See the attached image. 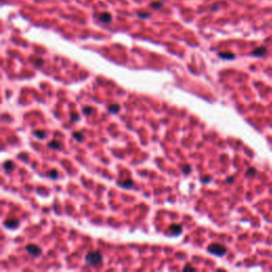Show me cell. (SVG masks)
Masks as SVG:
<instances>
[{"instance_id": "cell-12", "label": "cell", "mask_w": 272, "mask_h": 272, "mask_svg": "<svg viewBox=\"0 0 272 272\" xmlns=\"http://www.w3.org/2000/svg\"><path fill=\"white\" fill-rule=\"evenodd\" d=\"M119 109H120V106L118 104H111L109 107H107V110H109L111 113H114V114L117 113V112L119 111Z\"/></svg>"}, {"instance_id": "cell-22", "label": "cell", "mask_w": 272, "mask_h": 272, "mask_svg": "<svg viewBox=\"0 0 272 272\" xmlns=\"http://www.w3.org/2000/svg\"><path fill=\"white\" fill-rule=\"evenodd\" d=\"M138 16L141 17V18H147V17H150V14H141V13H138Z\"/></svg>"}, {"instance_id": "cell-4", "label": "cell", "mask_w": 272, "mask_h": 272, "mask_svg": "<svg viewBox=\"0 0 272 272\" xmlns=\"http://www.w3.org/2000/svg\"><path fill=\"white\" fill-rule=\"evenodd\" d=\"M19 224V221L17 219H14V218H11V219H6L5 221H4V226L8 228H10V230H13V228H17Z\"/></svg>"}, {"instance_id": "cell-5", "label": "cell", "mask_w": 272, "mask_h": 272, "mask_svg": "<svg viewBox=\"0 0 272 272\" xmlns=\"http://www.w3.org/2000/svg\"><path fill=\"white\" fill-rule=\"evenodd\" d=\"M182 225L181 224H171L169 226V232L171 233L172 235H180L182 233Z\"/></svg>"}, {"instance_id": "cell-18", "label": "cell", "mask_w": 272, "mask_h": 272, "mask_svg": "<svg viewBox=\"0 0 272 272\" xmlns=\"http://www.w3.org/2000/svg\"><path fill=\"white\" fill-rule=\"evenodd\" d=\"M190 170H191V167H190V165H184L182 167V171H183V173H189V172H190Z\"/></svg>"}, {"instance_id": "cell-8", "label": "cell", "mask_w": 272, "mask_h": 272, "mask_svg": "<svg viewBox=\"0 0 272 272\" xmlns=\"http://www.w3.org/2000/svg\"><path fill=\"white\" fill-rule=\"evenodd\" d=\"M99 20L102 21V23H107L112 20V16L109 14V13H103V14H101L100 16H99Z\"/></svg>"}, {"instance_id": "cell-9", "label": "cell", "mask_w": 272, "mask_h": 272, "mask_svg": "<svg viewBox=\"0 0 272 272\" xmlns=\"http://www.w3.org/2000/svg\"><path fill=\"white\" fill-rule=\"evenodd\" d=\"M14 167H15V165L12 161H6L5 163L3 164V168H4V170H6V171H12V170L14 169Z\"/></svg>"}, {"instance_id": "cell-15", "label": "cell", "mask_w": 272, "mask_h": 272, "mask_svg": "<svg viewBox=\"0 0 272 272\" xmlns=\"http://www.w3.org/2000/svg\"><path fill=\"white\" fill-rule=\"evenodd\" d=\"M94 113V109L92 106H85L83 109V114L84 115H90Z\"/></svg>"}, {"instance_id": "cell-21", "label": "cell", "mask_w": 272, "mask_h": 272, "mask_svg": "<svg viewBox=\"0 0 272 272\" xmlns=\"http://www.w3.org/2000/svg\"><path fill=\"white\" fill-rule=\"evenodd\" d=\"M183 270L186 271V270H196V269H195V267H191V266H189V265H186V266L183 268Z\"/></svg>"}, {"instance_id": "cell-23", "label": "cell", "mask_w": 272, "mask_h": 272, "mask_svg": "<svg viewBox=\"0 0 272 272\" xmlns=\"http://www.w3.org/2000/svg\"><path fill=\"white\" fill-rule=\"evenodd\" d=\"M209 181H211V178H209L208 176H205V178H202V182L207 183V182H209Z\"/></svg>"}, {"instance_id": "cell-10", "label": "cell", "mask_w": 272, "mask_h": 272, "mask_svg": "<svg viewBox=\"0 0 272 272\" xmlns=\"http://www.w3.org/2000/svg\"><path fill=\"white\" fill-rule=\"evenodd\" d=\"M48 147L51 149H54V150H59V149L61 148V144H60V141H58V140H52V141H50L48 144Z\"/></svg>"}, {"instance_id": "cell-17", "label": "cell", "mask_w": 272, "mask_h": 272, "mask_svg": "<svg viewBox=\"0 0 272 272\" xmlns=\"http://www.w3.org/2000/svg\"><path fill=\"white\" fill-rule=\"evenodd\" d=\"M48 176L54 180V179L58 178V171H57V170H51V171L48 172Z\"/></svg>"}, {"instance_id": "cell-7", "label": "cell", "mask_w": 272, "mask_h": 272, "mask_svg": "<svg viewBox=\"0 0 272 272\" xmlns=\"http://www.w3.org/2000/svg\"><path fill=\"white\" fill-rule=\"evenodd\" d=\"M266 52H267V49L265 48V47H260V48L255 49V50L252 52V54L256 55V57H263L264 54H266Z\"/></svg>"}, {"instance_id": "cell-2", "label": "cell", "mask_w": 272, "mask_h": 272, "mask_svg": "<svg viewBox=\"0 0 272 272\" xmlns=\"http://www.w3.org/2000/svg\"><path fill=\"white\" fill-rule=\"evenodd\" d=\"M207 251L209 253L214 254V255H217V256H222L226 253V248L224 246L220 245V243H211V245L208 246L207 248Z\"/></svg>"}, {"instance_id": "cell-25", "label": "cell", "mask_w": 272, "mask_h": 272, "mask_svg": "<svg viewBox=\"0 0 272 272\" xmlns=\"http://www.w3.org/2000/svg\"><path fill=\"white\" fill-rule=\"evenodd\" d=\"M232 179H233V178H228V183H232Z\"/></svg>"}, {"instance_id": "cell-3", "label": "cell", "mask_w": 272, "mask_h": 272, "mask_svg": "<svg viewBox=\"0 0 272 272\" xmlns=\"http://www.w3.org/2000/svg\"><path fill=\"white\" fill-rule=\"evenodd\" d=\"M26 250L29 254L33 256H38L40 253H42V250H40V247H37L36 245H28L26 247Z\"/></svg>"}, {"instance_id": "cell-6", "label": "cell", "mask_w": 272, "mask_h": 272, "mask_svg": "<svg viewBox=\"0 0 272 272\" xmlns=\"http://www.w3.org/2000/svg\"><path fill=\"white\" fill-rule=\"evenodd\" d=\"M118 184L122 187V188H132L134 186V182H133L131 179H128V180L124 181V182H119Z\"/></svg>"}, {"instance_id": "cell-13", "label": "cell", "mask_w": 272, "mask_h": 272, "mask_svg": "<svg viewBox=\"0 0 272 272\" xmlns=\"http://www.w3.org/2000/svg\"><path fill=\"white\" fill-rule=\"evenodd\" d=\"M219 57L225 60H231V59H234L235 55L233 53H219Z\"/></svg>"}, {"instance_id": "cell-16", "label": "cell", "mask_w": 272, "mask_h": 272, "mask_svg": "<svg viewBox=\"0 0 272 272\" xmlns=\"http://www.w3.org/2000/svg\"><path fill=\"white\" fill-rule=\"evenodd\" d=\"M151 6H152L153 9H156V10H159V9H161L162 6H163V3L159 1H154L151 3Z\"/></svg>"}, {"instance_id": "cell-1", "label": "cell", "mask_w": 272, "mask_h": 272, "mask_svg": "<svg viewBox=\"0 0 272 272\" xmlns=\"http://www.w3.org/2000/svg\"><path fill=\"white\" fill-rule=\"evenodd\" d=\"M103 260L102 254L99 251H92L88 252L85 256V263L88 266H96V265L101 264Z\"/></svg>"}, {"instance_id": "cell-19", "label": "cell", "mask_w": 272, "mask_h": 272, "mask_svg": "<svg viewBox=\"0 0 272 272\" xmlns=\"http://www.w3.org/2000/svg\"><path fill=\"white\" fill-rule=\"evenodd\" d=\"M70 117H71V119L73 120V121H75V120H79V115H78V114H75V113H71V115H70Z\"/></svg>"}, {"instance_id": "cell-14", "label": "cell", "mask_w": 272, "mask_h": 272, "mask_svg": "<svg viewBox=\"0 0 272 272\" xmlns=\"http://www.w3.org/2000/svg\"><path fill=\"white\" fill-rule=\"evenodd\" d=\"M34 136H36V137L40 138V139H42V138L46 137V132H44V131H35V132H34Z\"/></svg>"}, {"instance_id": "cell-11", "label": "cell", "mask_w": 272, "mask_h": 272, "mask_svg": "<svg viewBox=\"0 0 272 272\" xmlns=\"http://www.w3.org/2000/svg\"><path fill=\"white\" fill-rule=\"evenodd\" d=\"M72 137L75 138V139H77L78 141H83L84 140V136L81 132H73Z\"/></svg>"}, {"instance_id": "cell-20", "label": "cell", "mask_w": 272, "mask_h": 272, "mask_svg": "<svg viewBox=\"0 0 272 272\" xmlns=\"http://www.w3.org/2000/svg\"><path fill=\"white\" fill-rule=\"evenodd\" d=\"M255 173H256L255 169H254V168H250L249 171H248V173H247V176H250V174H251V176H255Z\"/></svg>"}, {"instance_id": "cell-24", "label": "cell", "mask_w": 272, "mask_h": 272, "mask_svg": "<svg viewBox=\"0 0 272 272\" xmlns=\"http://www.w3.org/2000/svg\"><path fill=\"white\" fill-rule=\"evenodd\" d=\"M43 64V61L40 59H38L37 61H36V65H42Z\"/></svg>"}]
</instances>
